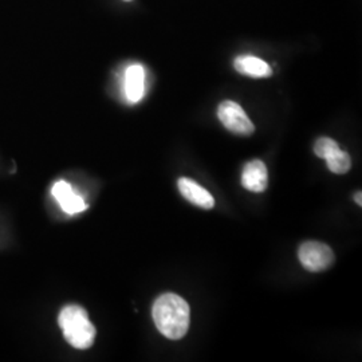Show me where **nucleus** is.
I'll return each mask as SVG.
<instances>
[{"mask_svg":"<svg viewBox=\"0 0 362 362\" xmlns=\"http://www.w3.org/2000/svg\"><path fill=\"white\" fill-rule=\"evenodd\" d=\"M152 317L158 332L169 339H180L189 327V306L180 296L165 293L156 299Z\"/></svg>","mask_w":362,"mask_h":362,"instance_id":"obj_1","label":"nucleus"},{"mask_svg":"<svg viewBox=\"0 0 362 362\" xmlns=\"http://www.w3.org/2000/svg\"><path fill=\"white\" fill-rule=\"evenodd\" d=\"M58 324L64 332L65 339L76 349H89L94 338H95V327L88 317V313L78 306L69 305L65 306L58 317Z\"/></svg>","mask_w":362,"mask_h":362,"instance_id":"obj_2","label":"nucleus"},{"mask_svg":"<svg viewBox=\"0 0 362 362\" xmlns=\"http://www.w3.org/2000/svg\"><path fill=\"white\" fill-rule=\"evenodd\" d=\"M298 257L300 264L311 272H324L334 263V252L321 242H305L299 247Z\"/></svg>","mask_w":362,"mask_h":362,"instance_id":"obj_3","label":"nucleus"},{"mask_svg":"<svg viewBox=\"0 0 362 362\" xmlns=\"http://www.w3.org/2000/svg\"><path fill=\"white\" fill-rule=\"evenodd\" d=\"M218 117L226 129L239 136H250L255 127L248 118L243 107L233 101H223L218 109Z\"/></svg>","mask_w":362,"mask_h":362,"instance_id":"obj_4","label":"nucleus"},{"mask_svg":"<svg viewBox=\"0 0 362 362\" xmlns=\"http://www.w3.org/2000/svg\"><path fill=\"white\" fill-rule=\"evenodd\" d=\"M52 196L69 215L79 214L88 208V204L83 202V199L66 181H58L54 184Z\"/></svg>","mask_w":362,"mask_h":362,"instance_id":"obj_5","label":"nucleus"},{"mask_svg":"<svg viewBox=\"0 0 362 362\" xmlns=\"http://www.w3.org/2000/svg\"><path fill=\"white\" fill-rule=\"evenodd\" d=\"M267 182H269V175L263 161L254 160L247 163L242 175V184L246 189L260 194L267 188Z\"/></svg>","mask_w":362,"mask_h":362,"instance_id":"obj_6","label":"nucleus"},{"mask_svg":"<svg viewBox=\"0 0 362 362\" xmlns=\"http://www.w3.org/2000/svg\"><path fill=\"white\" fill-rule=\"evenodd\" d=\"M177 185H179V191L182 194V197L187 199L194 206L203 208V209H211L215 206V200H214L212 194H209L207 189H204L203 187H200L197 182H194V180L181 177Z\"/></svg>","mask_w":362,"mask_h":362,"instance_id":"obj_7","label":"nucleus"},{"mask_svg":"<svg viewBox=\"0 0 362 362\" xmlns=\"http://www.w3.org/2000/svg\"><path fill=\"white\" fill-rule=\"evenodd\" d=\"M145 94V70L141 65H132L125 73V95L130 104H137Z\"/></svg>","mask_w":362,"mask_h":362,"instance_id":"obj_8","label":"nucleus"},{"mask_svg":"<svg viewBox=\"0 0 362 362\" xmlns=\"http://www.w3.org/2000/svg\"><path fill=\"white\" fill-rule=\"evenodd\" d=\"M233 66L238 73L252 78H267L272 74V67L263 59L252 57V55H242L238 57L233 62Z\"/></svg>","mask_w":362,"mask_h":362,"instance_id":"obj_9","label":"nucleus"},{"mask_svg":"<svg viewBox=\"0 0 362 362\" xmlns=\"http://www.w3.org/2000/svg\"><path fill=\"white\" fill-rule=\"evenodd\" d=\"M325 160H326L329 170L336 175H344V173L349 172L350 167H351L350 156L341 149H338L334 153L326 157Z\"/></svg>","mask_w":362,"mask_h":362,"instance_id":"obj_10","label":"nucleus"},{"mask_svg":"<svg viewBox=\"0 0 362 362\" xmlns=\"http://www.w3.org/2000/svg\"><path fill=\"white\" fill-rule=\"evenodd\" d=\"M338 149H339L338 144L329 137H321L314 144V153L324 160L332 153H334Z\"/></svg>","mask_w":362,"mask_h":362,"instance_id":"obj_11","label":"nucleus"},{"mask_svg":"<svg viewBox=\"0 0 362 362\" xmlns=\"http://www.w3.org/2000/svg\"><path fill=\"white\" fill-rule=\"evenodd\" d=\"M361 196V192H357V194H354V202H356L358 206H362Z\"/></svg>","mask_w":362,"mask_h":362,"instance_id":"obj_12","label":"nucleus"},{"mask_svg":"<svg viewBox=\"0 0 362 362\" xmlns=\"http://www.w3.org/2000/svg\"><path fill=\"white\" fill-rule=\"evenodd\" d=\"M127 1H129V0H127Z\"/></svg>","mask_w":362,"mask_h":362,"instance_id":"obj_13","label":"nucleus"}]
</instances>
